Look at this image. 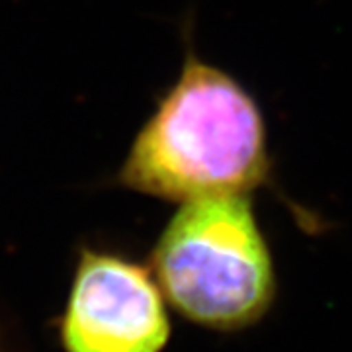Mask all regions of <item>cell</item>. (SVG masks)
Returning a JSON list of instances; mask_svg holds the SVG:
<instances>
[{
    "mask_svg": "<svg viewBox=\"0 0 352 352\" xmlns=\"http://www.w3.org/2000/svg\"><path fill=\"white\" fill-rule=\"evenodd\" d=\"M268 168L266 129L254 100L219 69L188 59L135 139L122 182L188 201L247 194L263 184Z\"/></svg>",
    "mask_w": 352,
    "mask_h": 352,
    "instance_id": "cell-1",
    "label": "cell"
},
{
    "mask_svg": "<svg viewBox=\"0 0 352 352\" xmlns=\"http://www.w3.org/2000/svg\"><path fill=\"white\" fill-rule=\"evenodd\" d=\"M153 266L168 302L190 321L217 331L256 323L276 294L272 256L247 194L182 201Z\"/></svg>",
    "mask_w": 352,
    "mask_h": 352,
    "instance_id": "cell-2",
    "label": "cell"
},
{
    "mask_svg": "<svg viewBox=\"0 0 352 352\" xmlns=\"http://www.w3.org/2000/svg\"><path fill=\"white\" fill-rule=\"evenodd\" d=\"M168 335L161 289L145 268L82 254L61 323L67 352H161Z\"/></svg>",
    "mask_w": 352,
    "mask_h": 352,
    "instance_id": "cell-3",
    "label": "cell"
}]
</instances>
